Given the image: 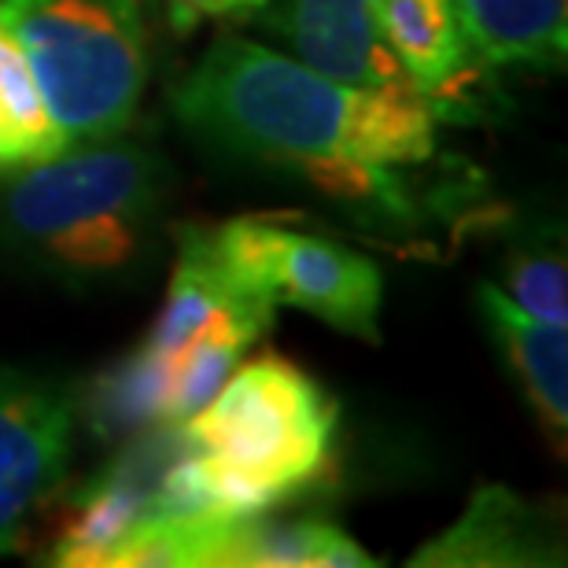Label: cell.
<instances>
[{"label": "cell", "instance_id": "cell-1", "mask_svg": "<svg viewBox=\"0 0 568 568\" xmlns=\"http://www.w3.org/2000/svg\"><path fill=\"white\" fill-rule=\"evenodd\" d=\"M174 111L230 152L306 174L347 200L403 207L395 166L436 148V104L417 85H344L292 55L222 38L174 89Z\"/></svg>", "mask_w": 568, "mask_h": 568}, {"label": "cell", "instance_id": "cell-2", "mask_svg": "<svg viewBox=\"0 0 568 568\" xmlns=\"http://www.w3.org/2000/svg\"><path fill=\"white\" fill-rule=\"evenodd\" d=\"M163 178L152 148L119 138L67 144L38 166L4 174L0 236L52 274L115 277L144 252Z\"/></svg>", "mask_w": 568, "mask_h": 568}, {"label": "cell", "instance_id": "cell-3", "mask_svg": "<svg viewBox=\"0 0 568 568\" xmlns=\"http://www.w3.org/2000/svg\"><path fill=\"white\" fill-rule=\"evenodd\" d=\"M336 422V399L311 373L263 355L181 425L200 443L214 498L233 514H263L314 491L333 462Z\"/></svg>", "mask_w": 568, "mask_h": 568}, {"label": "cell", "instance_id": "cell-4", "mask_svg": "<svg viewBox=\"0 0 568 568\" xmlns=\"http://www.w3.org/2000/svg\"><path fill=\"white\" fill-rule=\"evenodd\" d=\"M67 144L122 138L148 82L138 0H0Z\"/></svg>", "mask_w": 568, "mask_h": 568}, {"label": "cell", "instance_id": "cell-5", "mask_svg": "<svg viewBox=\"0 0 568 568\" xmlns=\"http://www.w3.org/2000/svg\"><path fill=\"white\" fill-rule=\"evenodd\" d=\"M211 252L236 295L270 311L295 306L339 333L381 339V270L366 255L274 219H233L211 230Z\"/></svg>", "mask_w": 568, "mask_h": 568}, {"label": "cell", "instance_id": "cell-6", "mask_svg": "<svg viewBox=\"0 0 568 568\" xmlns=\"http://www.w3.org/2000/svg\"><path fill=\"white\" fill-rule=\"evenodd\" d=\"M71 447V399L41 377L0 369V554L19 547L27 520L60 491Z\"/></svg>", "mask_w": 568, "mask_h": 568}, {"label": "cell", "instance_id": "cell-7", "mask_svg": "<svg viewBox=\"0 0 568 568\" xmlns=\"http://www.w3.org/2000/svg\"><path fill=\"white\" fill-rule=\"evenodd\" d=\"M255 19L292 49L311 71L344 85H403L410 82L388 52L373 0H266ZM414 85V82H410Z\"/></svg>", "mask_w": 568, "mask_h": 568}, {"label": "cell", "instance_id": "cell-8", "mask_svg": "<svg viewBox=\"0 0 568 568\" xmlns=\"http://www.w3.org/2000/svg\"><path fill=\"white\" fill-rule=\"evenodd\" d=\"M561 539L554 517L542 514L506 487L476 491L454 525L417 550L410 565L436 568H509V565H561Z\"/></svg>", "mask_w": 568, "mask_h": 568}, {"label": "cell", "instance_id": "cell-9", "mask_svg": "<svg viewBox=\"0 0 568 568\" xmlns=\"http://www.w3.org/2000/svg\"><path fill=\"white\" fill-rule=\"evenodd\" d=\"M480 314L491 328L495 344L503 347L506 366L525 388L528 403L536 406L539 425L565 450L568 432V336L565 325H550L531 317L495 284H480L476 292Z\"/></svg>", "mask_w": 568, "mask_h": 568}, {"label": "cell", "instance_id": "cell-10", "mask_svg": "<svg viewBox=\"0 0 568 568\" xmlns=\"http://www.w3.org/2000/svg\"><path fill=\"white\" fill-rule=\"evenodd\" d=\"M373 16L388 52L432 104L458 93L476 55L454 0H373Z\"/></svg>", "mask_w": 568, "mask_h": 568}, {"label": "cell", "instance_id": "cell-11", "mask_svg": "<svg viewBox=\"0 0 568 568\" xmlns=\"http://www.w3.org/2000/svg\"><path fill=\"white\" fill-rule=\"evenodd\" d=\"M473 55L487 67L561 71L568 0H454Z\"/></svg>", "mask_w": 568, "mask_h": 568}, {"label": "cell", "instance_id": "cell-12", "mask_svg": "<svg viewBox=\"0 0 568 568\" xmlns=\"http://www.w3.org/2000/svg\"><path fill=\"white\" fill-rule=\"evenodd\" d=\"M366 554L333 520H277L263 514L236 517L211 554V568H373Z\"/></svg>", "mask_w": 568, "mask_h": 568}, {"label": "cell", "instance_id": "cell-13", "mask_svg": "<svg viewBox=\"0 0 568 568\" xmlns=\"http://www.w3.org/2000/svg\"><path fill=\"white\" fill-rule=\"evenodd\" d=\"M233 311L274 317L270 306L236 295L233 284L222 277V270L214 263V252H211V230L189 225V230L178 236V266H174V277H170L166 303L155 317L152 336H148V347L178 351L181 344H189L200 328H207L219 314H233Z\"/></svg>", "mask_w": 568, "mask_h": 568}, {"label": "cell", "instance_id": "cell-14", "mask_svg": "<svg viewBox=\"0 0 568 568\" xmlns=\"http://www.w3.org/2000/svg\"><path fill=\"white\" fill-rule=\"evenodd\" d=\"M82 417L97 436H138L170 422V355L144 347L115 362L82 395Z\"/></svg>", "mask_w": 568, "mask_h": 568}, {"label": "cell", "instance_id": "cell-15", "mask_svg": "<svg viewBox=\"0 0 568 568\" xmlns=\"http://www.w3.org/2000/svg\"><path fill=\"white\" fill-rule=\"evenodd\" d=\"M67 141L44 111L38 82L0 16V178L60 155Z\"/></svg>", "mask_w": 568, "mask_h": 568}, {"label": "cell", "instance_id": "cell-16", "mask_svg": "<svg viewBox=\"0 0 568 568\" xmlns=\"http://www.w3.org/2000/svg\"><path fill=\"white\" fill-rule=\"evenodd\" d=\"M509 300L539 322L568 325V281L565 255L554 247H525L509 263Z\"/></svg>", "mask_w": 568, "mask_h": 568}, {"label": "cell", "instance_id": "cell-17", "mask_svg": "<svg viewBox=\"0 0 568 568\" xmlns=\"http://www.w3.org/2000/svg\"><path fill=\"white\" fill-rule=\"evenodd\" d=\"M266 0H170L178 30H192L203 19H252Z\"/></svg>", "mask_w": 568, "mask_h": 568}]
</instances>
